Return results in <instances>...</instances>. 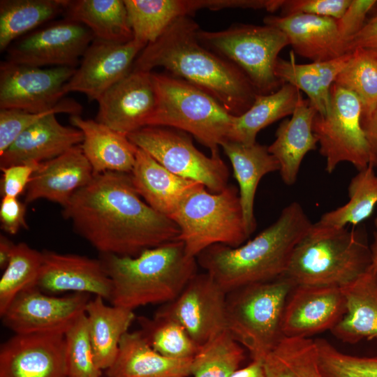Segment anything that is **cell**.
Returning a JSON list of instances; mask_svg holds the SVG:
<instances>
[{
    "instance_id": "obj_7",
    "label": "cell",
    "mask_w": 377,
    "mask_h": 377,
    "mask_svg": "<svg viewBox=\"0 0 377 377\" xmlns=\"http://www.w3.org/2000/svg\"><path fill=\"white\" fill-rule=\"evenodd\" d=\"M295 286L283 275L227 293V330L249 351L251 360L263 362L284 337L283 311Z\"/></svg>"
},
{
    "instance_id": "obj_51",
    "label": "cell",
    "mask_w": 377,
    "mask_h": 377,
    "mask_svg": "<svg viewBox=\"0 0 377 377\" xmlns=\"http://www.w3.org/2000/svg\"><path fill=\"white\" fill-rule=\"evenodd\" d=\"M230 377H265L263 362L252 360L247 366L239 368Z\"/></svg>"
},
{
    "instance_id": "obj_18",
    "label": "cell",
    "mask_w": 377,
    "mask_h": 377,
    "mask_svg": "<svg viewBox=\"0 0 377 377\" xmlns=\"http://www.w3.org/2000/svg\"><path fill=\"white\" fill-rule=\"evenodd\" d=\"M346 311L342 288L296 285L290 293L282 318L286 338L310 339L331 330Z\"/></svg>"
},
{
    "instance_id": "obj_34",
    "label": "cell",
    "mask_w": 377,
    "mask_h": 377,
    "mask_svg": "<svg viewBox=\"0 0 377 377\" xmlns=\"http://www.w3.org/2000/svg\"><path fill=\"white\" fill-rule=\"evenodd\" d=\"M68 0H1L0 51L64 13Z\"/></svg>"
},
{
    "instance_id": "obj_6",
    "label": "cell",
    "mask_w": 377,
    "mask_h": 377,
    "mask_svg": "<svg viewBox=\"0 0 377 377\" xmlns=\"http://www.w3.org/2000/svg\"><path fill=\"white\" fill-rule=\"evenodd\" d=\"M151 74L157 102L147 126L188 132L212 155L219 154V147L229 140L235 115L214 97L184 80L168 74Z\"/></svg>"
},
{
    "instance_id": "obj_47",
    "label": "cell",
    "mask_w": 377,
    "mask_h": 377,
    "mask_svg": "<svg viewBox=\"0 0 377 377\" xmlns=\"http://www.w3.org/2000/svg\"><path fill=\"white\" fill-rule=\"evenodd\" d=\"M376 3L375 0H351L343 15L336 20L339 34L347 43L362 28L368 13Z\"/></svg>"
},
{
    "instance_id": "obj_35",
    "label": "cell",
    "mask_w": 377,
    "mask_h": 377,
    "mask_svg": "<svg viewBox=\"0 0 377 377\" xmlns=\"http://www.w3.org/2000/svg\"><path fill=\"white\" fill-rule=\"evenodd\" d=\"M133 39L155 41L176 20L193 13L190 0H124Z\"/></svg>"
},
{
    "instance_id": "obj_17",
    "label": "cell",
    "mask_w": 377,
    "mask_h": 377,
    "mask_svg": "<svg viewBox=\"0 0 377 377\" xmlns=\"http://www.w3.org/2000/svg\"><path fill=\"white\" fill-rule=\"evenodd\" d=\"M96 121L126 135L147 126L157 94L151 72L132 71L97 101Z\"/></svg>"
},
{
    "instance_id": "obj_30",
    "label": "cell",
    "mask_w": 377,
    "mask_h": 377,
    "mask_svg": "<svg viewBox=\"0 0 377 377\" xmlns=\"http://www.w3.org/2000/svg\"><path fill=\"white\" fill-rule=\"evenodd\" d=\"M292 51L290 60L278 59L274 73L282 83H288L305 93L317 114L325 115L330 105V89L348 62L351 52L335 59L299 64Z\"/></svg>"
},
{
    "instance_id": "obj_23",
    "label": "cell",
    "mask_w": 377,
    "mask_h": 377,
    "mask_svg": "<svg viewBox=\"0 0 377 377\" xmlns=\"http://www.w3.org/2000/svg\"><path fill=\"white\" fill-rule=\"evenodd\" d=\"M55 113L46 115L25 130L0 155V168L40 163L83 142L82 132L60 124Z\"/></svg>"
},
{
    "instance_id": "obj_33",
    "label": "cell",
    "mask_w": 377,
    "mask_h": 377,
    "mask_svg": "<svg viewBox=\"0 0 377 377\" xmlns=\"http://www.w3.org/2000/svg\"><path fill=\"white\" fill-rule=\"evenodd\" d=\"M301 96L300 91L288 83L272 94H258L246 111L235 115L229 140L246 145L256 143L260 130L293 114Z\"/></svg>"
},
{
    "instance_id": "obj_42",
    "label": "cell",
    "mask_w": 377,
    "mask_h": 377,
    "mask_svg": "<svg viewBox=\"0 0 377 377\" xmlns=\"http://www.w3.org/2000/svg\"><path fill=\"white\" fill-rule=\"evenodd\" d=\"M66 377H101L85 313L64 333Z\"/></svg>"
},
{
    "instance_id": "obj_45",
    "label": "cell",
    "mask_w": 377,
    "mask_h": 377,
    "mask_svg": "<svg viewBox=\"0 0 377 377\" xmlns=\"http://www.w3.org/2000/svg\"><path fill=\"white\" fill-rule=\"evenodd\" d=\"M351 0H283L281 15L301 13L339 20Z\"/></svg>"
},
{
    "instance_id": "obj_14",
    "label": "cell",
    "mask_w": 377,
    "mask_h": 377,
    "mask_svg": "<svg viewBox=\"0 0 377 377\" xmlns=\"http://www.w3.org/2000/svg\"><path fill=\"white\" fill-rule=\"evenodd\" d=\"M90 300L88 294L54 296L34 287L20 293L1 317L15 334L65 333L85 313Z\"/></svg>"
},
{
    "instance_id": "obj_5",
    "label": "cell",
    "mask_w": 377,
    "mask_h": 377,
    "mask_svg": "<svg viewBox=\"0 0 377 377\" xmlns=\"http://www.w3.org/2000/svg\"><path fill=\"white\" fill-rule=\"evenodd\" d=\"M371 265L357 230L316 222L295 246L286 272L295 285L343 288Z\"/></svg>"
},
{
    "instance_id": "obj_24",
    "label": "cell",
    "mask_w": 377,
    "mask_h": 377,
    "mask_svg": "<svg viewBox=\"0 0 377 377\" xmlns=\"http://www.w3.org/2000/svg\"><path fill=\"white\" fill-rule=\"evenodd\" d=\"M316 114L309 101L301 96L291 117L280 123L275 140L267 147L279 163V172L286 185L296 182L304 156L317 147L312 128Z\"/></svg>"
},
{
    "instance_id": "obj_46",
    "label": "cell",
    "mask_w": 377,
    "mask_h": 377,
    "mask_svg": "<svg viewBox=\"0 0 377 377\" xmlns=\"http://www.w3.org/2000/svg\"><path fill=\"white\" fill-rule=\"evenodd\" d=\"M40 163H24L0 168L2 172L1 195L17 198L27 190Z\"/></svg>"
},
{
    "instance_id": "obj_13",
    "label": "cell",
    "mask_w": 377,
    "mask_h": 377,
    "mask_svg": "<svg viewBox=\"0 0 377 377\" xmlns=\"http://www.w3.org/2000/svg\"><path fill=\"white\" fill-rule=\"evenodd\" d=\"M75 68H38L4 61L0 64V109L43 112L56 108Z\"/></svg>"
},
{
    "instance_id": "obj_28",
    "label": "cell",
    "mask_w": 377,
    "mask_h": 377,
    "mask_svg": "<svg viewBox=\"0 0 377 377\" xmlns=\"http://www.w3.org/2000/svg\"><path fill=\"white\" fill-rule=\"evenodd\" d=\"M192 358L172 359L153 349L140 330L122 337L117 358L106 370L108 377H188Z\"/></svg>"
},
{
    "instance_id": "obj_26",
    "label": "cell",
    "mask_w": 377,
    "mask_h": 377,
    "mask_svg": "<svg viewBox=\"0 0 377 377\" xmlns=\"http://www.w3.org/2000/svg\"><path fill=\"white\" fill-rule=\"evenodd\" d=\"M130 175L140 197L155 211L169 219L188 191L198 183L171 172L138 147Z\"/></svg>"
},
{
    "instance_id": "obj_19",
    "label": "cell",
    "mask_w": 377,
    "mask_h": 377,
    "mask_svg": "<svg viewBox=\"0 0 377 377\" xmlns=\"http://www.w3.org/2000/svg\"><path fill=\"white\" fill-rule=\"evenodd\" d=\"M0 377H66L64 333L15 334L1 346Z\"/></svg>"
},
{
    "instance_id": "obj_36",
    "label": "cell",
    "mask_w": 377,
    "mask_h": 377,
    "mask_svg": "<svg viewBox=\"0 0 377 377\" xmlns=\"http://www.w3.org/2000/svg\"><path fill=\"white\" fill-rule=\"evenodd\" d=\"M369 164L359 170L348 186V200L343 205L324 213L318 223L321 225L346 228L357 226L369 218L377 205V175Z\"/></svg>"
},
{
    "instance_id": "obj_50",
    "label": "cell",
    "mask_w": 377,
    "mask_h": 377,
    "mask_svg": "<svg viewBox=\"0 0 377 377\" xmlns=\"http://www.w3.org/2000/svg\"><path fill=\"white\" fill-rule=\"evenodd\" d=\"M362 126L368 142L370 163L377 167V107L369 114L362 117Z\"/></svg>"
},
{
    "instance_id": "obj_3",
    "label": "cell",
    "mask_w": 377,
    "mask_h": 377,
    "mask_svg": "<svg viewBox=\"0 0 377 377\" xmlns=\"http://www.w3.org/2000/svg\"><path fill=\"white\" fill-rule=\"evenodd\" d=\"M312 224L302 206L293 202L252 239L237 247L212 245L197 263L227 293L271 281L284 274L295 246Z\"/></svg>"
},
{
    "instance_id": "obj_49",
    "label": "cell",
    "mask_w": 377,
    "mask_h": 377,
    "mask_svg": "<svg viewBox=\"0 0 377 377\" xmlns=\"http://www.w3.org/2000/svg\"><path fill=\"white\" fill-rule=\"evenodd\" d=\"M348 52L364 49L377 55V11L347 43Z\"/></svg>"
},
{
    "instance_id": "obj_20",
    "label": "cell",
    "mask_w": 377,
    "mask_h": 377,
    "mask_svg": "<svg viewBox=\"0 0 377 377\" xmlns=\"http://www.w3.org/2000/svg\"><path fill=\"white\" fill-rule=\"evenodd\" d=\"M42 253L37 288L50 295L71 292L94 295L110 301L112 283L101 260L52 251Z\"/></svg>"
},
{
    "instance_id": "obj_16",
    "label": "cell",
    "mask_w": 377,
    "mask_h": 377,
    "mask_svg": "<svg viewBox=\"0 0 377 377\" xmlns=\"http://www.w3.org/2000/svg\"><path fill=\"white\" fill-rule=\"evenodd\" d=\"M145 47L135 39L124 43L94 39L82 56L79 68L64 85L65 94L80 92L97 101L132 71L136 58Z\"/></svg>"
},
{
    "instance_id": "obj_9",
    "label": "cell",
    "mask_w": 377,
    "mask_h": 377,
    "mask_svg": "<svg viewBox=\"0 0 377 377\" xmlns=\"http://www.w3.org/2000/svg\"><path fill=\"white\" fill-rule=\"evenodd\" d=\"M197 38L203 46L237 66L258 94H272L283 84L274 69L279 52L289 42L279 29L267 24H239L217 31L200 29Z\"/></svg>"
},
{
    "instance_id": "obj_22",
    "label": "cell",
    "mask_w": 377,
    "mask_h": 377,
    "mask_svg": "<svg viewBox=\"0 0 377 377\" xmlns=\"http://www.w3.org/2000/svg\"><path fill=\"white\" fill-rule=\"evenodd\" d=\"M94 176L91 165L78 145L40 163L25 192V204L45 199L65 207L74 193Z\"/></svg>"
},
{
    "instance_id": "obj_37",
    "label": "cell",
    "mask_w": 377,
    "mask_h": 377,
    "mask_svg": "<svg viewBox=\"0 0 377 377\" xmlns=\"http://www.w3.org/2000/svg\"><path fill=\"white\" fill-rule=\"evenodd\" d=\"M263 364L265 377H325L311 339L283 337Z\"/></svg>"
},
{
    "instance_id": "obj_21",
    "label": "cell",
    "mask_w": 377,
    "mask_h": 377,
    "mask_svg": "<svg viewBox=\"0 0 377 377\" xmlns=\"http://www.w3.org/2000/svg\"><path fill=\"white\" fill-rule=\"evenodd\" d=\"M263 21L286 35L295 54L313 61L335 59L348 52L334 19L296 13L269 15Z\"/></svg>"
},
{
    "instance_id": "obj_2",
    "label": "cell",
    "mask_w": 377,
    "mask_h": 377,
    "mask_svg": "<svg viewBox=\"0 0 377 377\" xmlns=\"http://www.w3.org/2000/svg\"><path fill=\"white\" fill-rule=\"evenodd\" d=\"M199 29L188 17L176 20L141 51L132 71L151 72L163 67L214 97L233 115H240L258 92L237 66L199 42Z\"/></svg>"
},
{
    "instance_id": "obj_48",
    "label": "cell",
    "mask_w": 377,
    "mask_h": 377,
    "mask_svg": "<svg viewBox=\"0 0 377 377\" xmlns=\"http://www.w3.org/2000/svg\"><path fill=\"white\" fill-rule=\"evenodd\" d=\"M26 204L17 198L3 197L0 205L1 229L15 235L22 228H28L25 219Z\"/></svg>"
},
{
    "instance_id": "obj_27",
    "label": "cell",
    "mask_w": 377,
    "mask_h": 377,
    "mask_svg": "<svg viewBox=\"0 0 377 377\" xmlns=\"http://www.w3.org/2000/svg\"><path fill=\"white\" fill-rule=\"evenodd\" d=\"M222 147L228 157L239 185V195L248 235L256 228L254 200L260 179L266 175L279 171V165L267 147L257 142L246 145L227 140Z\"/></svg>"
},
{
    "instance_id": "obj_38",
    "label": "cell",
    "mask_w": 377,
    "mask_h": 377,
    "mask_svg": "<svg viewBox=\"0 0 377 377\" xmlns=\"http://www.w3.org/2000/svg\"><path fill=\"white\" fill-rule=\"evenodd\" d=\"M140 332L150 346L172 359L193 358L199 346L173 318L156 311L151 318L138 317Z\"/></svg>"
},
{
    "instance_id": "obj_53",
    "label": "cell",
    "mask_w": 377,
    "mask_h": 377,
    "mask_svg": "<svg viewBox=\"0 0 377 377\" xmlns=\"http://www.w3.org/2000/svg\"><path fill=\"white\" fill-rule=\"evenodd\" d=\"M373 242L370 246L371 266L377 270V216L375 218Z\"/></svg>"
},
{
    "instance_id": "obj_15",
    "label": "cell",
    "mask_w": 377,
    "mask_h": 377,
    "mask_svg": "<svg viewBox=\"0 0 377 377\" xmlns=\"http://www.w3.org/2000/svg\"><path fill=\"white\" fill-rule=\"evenodd\" d=\"M226 297L207 273H197L177 297L157 311L177 320L200 346L227 330Z\"/></svg>"
},
{
    "instance_id": "obj_31",
    "label": "cell",
    "mask_w": 377,
    "mask_h": 377,
    "mask_svg": "<svg viewBox=\"0 0 377 377\" xmlns=\"http://www.w3.org/2000/svg\"><path fill=\"white\" fill-rule=\"evenodd\" d=\"M85 314L96 364L107 370L114 362L121 340L135 315L133 310L107 305L99 296L90 300Z\"/></svg>"
},
{
    "instance_id": "obj_1",
    "label": "cell",
    "mask_w": 377,
    "mask_h": 377,
    "mask_svg": "<svg viewBox=\"0 0 377 377\" xmlns=\"http://www.w3.org/2000/svg\"><path fill=\"white\" fill-rule=\"evenodd\" d=\"M62 215L102 255L135 256L179 235L172 220L141 199L129 173L94 175L63 207Z\"/></svg>"
},
{
    "instance_id": "obj_52",
    "label": "cell",
    "mask_w": 377,
    "mask_h": 377,
    "mask_svg": "<svg viewBox=\"0 0 377 377\" xmlns=\"http://www.w3.org/2000/svg\"><path fill=\"white\" fill-rule=\"evenodd\" d=\"M15 244L7 237L1 235L0 237V267L5 269L8 265Z\"/></svg>"
},
{
    "instance_id": "obj_4",
    "label": "cell",
    "mask_w": 377,
    "mask_h": 377,
    "mask_svg": "<svg viewBox=\"0 0 377 377\" xmlns=\"http://www.w3.org/2000/svg\"><path fill=\"white\" fill-rule=\"evenodd\" d=\"M101 260L112 283L110 303L131 310L173 301L197 274L196 258L179 239L135 256L102 255Z\"/></svg>"
},
{
    "instance_id": "obj_43",
    "label": "cell",
    "mask_w": 377,
    "mask_h": 377,
    "mask_svg": "<svg viewBox=\"0 0 377 377\" xmlns=\"http://www.w3.org/2000/svg\"><path fill=\"white\" fill-rule=\"evenodd\" d=\"M314 341L319 367L325 377H377V356L348 355L325 339Z\"/></svg>"
},
{
    "instance_id": "obj_8",
    "label": "cell",
    "mask_w": 377,
    "mask_h": 377,
    "mask_svg": "<svg viewBox=\"0 0 377 377\" xmlns=\"http://www.w3.org/2000/svg\"><path fill=\"white\" fill-rule=\"evenodd\" d=\"M170 219L179 229L177 239L184 243L187 254L194 258L212 245L237 247L249 237L239 190L232 185L212 193L198 183Z\"/></svg>"
},
{
    "instance_id": "obj_44",
    "label": "cell",
    "mask_w": 377,
    "mask_h": 377,
    "mask_svg": "<svg viewBox=\"0 0 377 377\" xmlns=\"http://www.w3.org/2000/svg\"><path fill=\"white\" fill-rule=\"evenodd\" d=\"M82 106L71 99H63L54 109L43 112H29L16 109H0V155L25 130L47 114L65 112L79 114Z\"/></svg>"
},
{
    "instance_id": "obj_12",
    "label": "cell",
    "mask_w": 377,
    "mask_h": 377,
    "mask_svg": "<svg viewBox=\"0 0 377 377\" xmlns=\"http://www.w3.org/2000/svg\"><path fill=\"white\" fill-rule=\"evenodd\" d=\"M94 40L87 27L65 19L16 40L6 50V61L38 68H75Z\"/></svg>"
},
{
    "instance_id": "obj_10",
    "label": "cell",
    "mask_w": 377,
    "mask_h": 377,
    "mask_svg": "<svg viewBox=\"0 0 377 377\" xmlns=\"http://www.w3.org/2000/svg\"><path fill=\"white\" fill-rule=\"evenodd\" d=\"M362 116L360 99L334 83L330 89L329 110L325 115L316 114L312 126L319 152L325 159L327 173H332L343 162L351 163L357 170L370 163Z\"/></svg>"
},
{
    "instance_id": "obj_11",
    "label": "cell",
    "mask_w": 377,
    "mask_h": 377,
    "mask_svg": "<svg viewBox=\"0 0 377 377\" xmlns=\"http://www.w3.org/2000/svg\"><path fill=\"white\" fill-rule=\"evenodd\" d=\"M127 137L171 172L200 183L212 193L228 186L229 170L219 154L206 156L181 131L147 126Z\"/></svg>"
},
{
    "instance_id": "obj_39",
    "label": "cell",
    "mask_w": 377,
    "mask_h": 377,
    "mask_svg": "<svg viewBox=\"0 0 377 377\" xmlns=\"http://www.w3.org/2000/svg\"><path fill=\"white\" fill-rule=\"evenodd\" d=\"M244 359V348L226 330L199 346L192 358L191 376L230 377Z\"/></svg>"
},
{
    "instance_id": "obj_41",
    "label": "cell",
    "mask_w": 377,
    "mask_h": 377,
    "mask_svg": "<svg viewBox=\"0 0 377 377\" xmlns=\"http://www.w3.org/2000/svg\"><path fill=\"white\" fill-rule=\"evenodd\" d=\"M334 83L353 93L362 103V117L367 116L377 107V55L354 50Z\"/></svg>"
},
{
    "instance_id": "obj_29",
    "label": "cell",
    "mask_w": 377,
    "mask_h": 377,
    "mask_svg": "<svg viewBox=\"0 0 377 377\" xmlns=\"http://www.w3.org/2000/svg\"><path fill=\"white\" fill-rule=\"evenodd\" d=\"M342 289L346 311L330 330L332 334L349 343L363 339H377V270L371 265Z\"/></svg>"
},
{
    "instance_id": "obj_40",
    "label": "cell",
    "mask_w": 377,
    "mask_h": 377,
    "mask_svg": "<svg viewBox=\"0 0 377 377\" xmlns=\"http://www.w3.org/2000/svg\"><path fill=\"white\" fill-rule=\"evenodd\" d=\"M42 262V252L24 242L15 244L0 279V316L20 293L36 287Z\"/></svg>"
},
{
    "instance_id": "obj_32",
    "label": "cell",
    "mask_w": 377,
    "mask_h": 377,
    "mask_svg": "<svg viewBox=\"0 0 377 377\" xmlns=\"http://www.w3.org/2000/svg\"><path fill=\"white\" fill-rule=\"evenodd\" d=\"M63 14L87 27L94 39L120 43L133 39L124 1L68 0Z\"/></svg>"
},
{
    "instance_id": "obj_25",
    "label": "cell",
    "mask_w": 377,
    "mask_h": 377,
    "mask_svg": "<svg viewBox=\"0 0 377 377\" xmlns=\"http://www.w3.org/2000/svg\"><path fill=\"white\" fill-rule=\"evenodd\" d=\"M70 121L84 135L81 147L94 174L105 172L131 173L137 147L126 134L117 132L96 120L71 115Z\"/></svg>"
}]
</instances>
